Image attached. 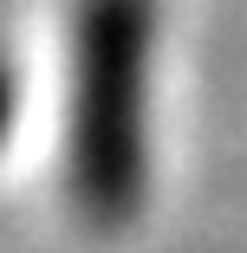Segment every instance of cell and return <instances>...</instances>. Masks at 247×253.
Segmentation results:
<instances>
[{"instance_id":"cell-1","label":"cell","mask_w":247,"mask_h":253,"mask_svg":"<svg viewBox=\"0 0 247 253\" xmlns=\"http://www.w3.org/2000/svg\"><path fill=\"white\" fill-rule=\"evenodd\" d=\"M150 59L156 0H78L65 182L91 227H130L150 195Z\"/></svg>"},{"instance_id":"cell-2","label":"cell","mask_w":247,"mask_h":253,"mask_svg":"<svg viewBox=\"0 0 247 253\" xmlns=\"http://www.w3.org/2000/svg\"><path fill=\"white\" fill-rule=\"evenodd\" d=\"M7 124H13V84H7V72H0V136H7Z\"/></svg>"}]
</instances>
